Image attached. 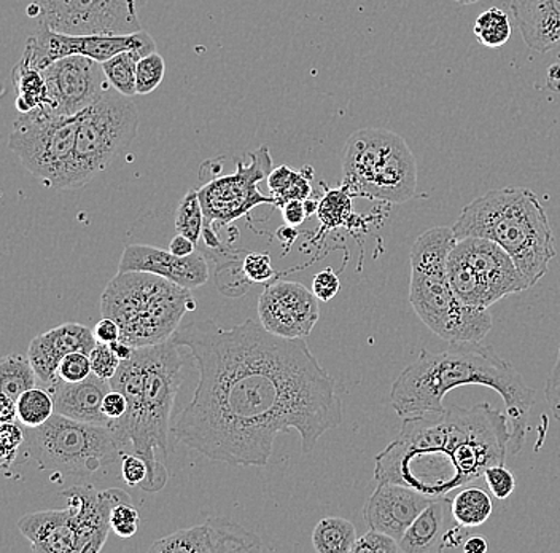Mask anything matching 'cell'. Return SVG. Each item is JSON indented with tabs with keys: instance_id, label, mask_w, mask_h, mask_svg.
I'll return each mask as SVG.
<instances>
[{
	"instance_id": "1",
	"label": "cell",
	"mask_w": 560,
	"mask_h": 553,
	"mask_svg": "<svg viewBox=\"0 0 560 553\" xmlns=\"http://www.w3.org/2000/svg\"><path fill=\"white\" fill-rule=\"evenodd\" d=\"M199 381L173 428L177 442L217 463L266 468L279 434L296 430L301 450L342 423L335 378L306 338H283L247 320L231 329L212 320L178 327Z\"/></svg>"
},
{
	"instance_id": "2",
	"label": "cell",
	"mask_w": 560,
	"mask_h": 553,
	"mask_svg": "<svg viewBox=\"0 0 560 553\" xmlns=\"http://www.w3.org/2000/svg\"><path fill=\"white\" fill-rule=\"evenodd\" d=\"M510 442L506 412L488 402L409 416L397 439L377 454L374 479L441 498L485 477L490 465L505 464Z\"/></svg>"
},
{
	"instance_id": "3",
	"label": "cell",
	"mask_w": 560,
	"mask_h": 553,
	"mask_svg": "<svg viewBox=\"0 0 560 553\" xmlns=\"http://www.w3.org/2000/svg\"><path fill=\"white\" fill-rule=\"evenodd\" d=\"M467 384L490 388L502 395L510 422V448L513 454L520 453L537 393L510 362L478 343H455L443 352L422 349L395 380L390 405L400 418L444 412V395Z\"/></svg>"
},
{
	"instance_id": "4",
	"label": "cell",
	"mask_w": 560,
	"mask_h": 553,
	"mask_svg": "<svg viewBox=\"0 0 560 553\" xmlns=\"http://www.w3.org/2000/svg\"><path fill=\"white\" fill-rule=\"evenodd\" d=\"M180 346L174 339L160 345L136 348L110 380L112 390L120 391L128 401L125 415L112 419L107 428L118 447H132V453L145 461L149 477L140 489L156 493L170 479L167 469L156 460V450L167 458L170 426L175 398L182 384Z\"/></svg>"
},
{
	"instance_id": "5",
	"label": "cell",
	"mask_w": 560,
	"mask_h": 553,
	"mask_svg": "<svg viewBox=\"0 0 560 553\" xmlns=\"http://www.w3.org/2000/svg\"><path fill=\"white\" fill-rule=\"evenodd\" d=\"M453 230L457 240L486 238L502 246L530 287L548 273L556 257L548 215L537 195L525 187L497 188L472 199Z\"/></svg>"
},
{
	"instance_id": "6",
	"label": "cell",
	"mask_w": 560,
	"mask_h": 553,
	"mask_svg": "<svg viewBox=\"0 0 560 553\" xmlns=\"http://www.w3.org/2000/svg\"><path fill=\"white\" fill-rule=\"evenodd\" d=\"M453 227H435L419 234L411 247L409 302L419 320L438 335L453 343H479L492 331L489 310H476L457 299L450 276L447 258L453 251Z\"/></svg>"
},
{
	"instance_id": "7",
	"label": "cell",
	"mask_w": 560,
	"mask_h": 553,
	"mask_svg": "<svg viewBox=\"0 0 560 553\" xmlns=\"http://www.w3.org/2000/svg\"><path fill=\"white\" fill-rule=\"evenodd\" d=\"M195 308L190 289L147 272H118L101 297L103 316L120 325L121 342L132 348L173 338Z\"/></svg>"
},
{
	"instance_id": "8",
	"label": "cell",
	"mask_w": 560,
	"mask_h": 553,
	"mask_svg": "<svg viewBox=\"0 0 560 553\" xmlns=\"http://www.w3.org/2000/svg\"><path fill=\"white\" fill-rule=\"evenodd\" d=\"M342 184L353 197L409 201L418 191V163L408 143L384 128L360 129L346 142Z\"/></svg>"
},
{
	"instance_id": "9",
	"label": "cell",
	"mask_w": 560,
	"mask_h": 553,
	"mask_svg": "<svg viewBox=\"0 0 560 553\" xmlns=\"http://www.w3.org/2000/svg\"><path fill=\"white\" fill-rule=\"evenodd\" d=\"M20 457L34 461L40 471L51 472L62 485V477L83 482L114 468L122 451L107 426L75 422L55 413L45 425L26 428V442Z\"/></svg>"
},
{
	"instance_id": "10",
	"label": "cell",
	"mask_w": 560,
	"mask_h": 553,
	"mask_svg": "<svg viewBox=\"0 0 560 553\" xmlns=\"http://www.w3.org/2000/svg\"><path fill=\"white\" fill-rule=\"evenodd\" d=\"M82 114V112H80ZM79 115H50L40 108L13 124L10 150L33 176L52 188H73Z\"/></svg>"
},
{
	"instance_id": "11",
	"label": "cell",
	"mask_w": 560,
	"mask_h": 553,
	"mask_svg": "<svg viewBox=\"0 0 560 553\" xmlns=\"http://www.w3.org/2000/svg\"><path fill=\"white\" fill-rule=\"evenodd\" d=\"M139 111L120 91H105L103 97L80 114L75 141L73 188L83 187L107 170L115 157L135 141Z\"/></svg>"
},
{
	"instance_id": "12",
	"label": "cell",
	"mask_w": 560,
	"mask_h": 553,
	"mask_svg": "<svg viewBox=\"0 0 560 553\" xmlns=\"http://www.w3.org/2000/svg\"><path fill=\"white\" fill-rule=\"evenodd\" d=\"M138 0H35L38 24L68 36L140 33Z\"/></svg>"
},
{
	"instance_id": "13",
	"label": "cell",
	"mask_w": 560,
	"mask_h": 553,
	"mask_svg": "<svg viewBox=\"0 0 560 553\" xmlns=\"http://www.w3.org/2000/svg\"><path fill=\"white\" fill-rule=\"evenodd\" d=\"M248 155L252 159L250 164L240 160L236 173L213 178L199 188L198 195L205 211V229L217 230L219 227L231 226L260 205H272L276 208V198L272 195L266 197L258 191V182L268 178L272 171L269 147L261 146L257 152Z\"/></svg>"
},
{
	"instance_id": "14",
	"label": "cell",
	"mask_w": 560,
	"mask_h": 553,
	"mask_svg": "<svg viewBox=\"0 0 560 553\" xmlns=\"http://www.w3.org/2000/svg\"><path fill=\"white\" fill-rule=\"evenodd\" d=\"M135 50L153 54L156 51L155 41L145 31L128 36H68L38 24L34 36L26 42L23 59L42 71L51 62L68 56H86L103 65L122 51Z\"/></svg>"
},
{
	"instance_id": "15",
	"label": "cell",
	"mask_w": 560,
	"mask_h": 553,
	"mask_svg": "<svg viewBox=\"0 0 560 553\" xmlns=\"http://www.w3.org/2000/svg\"><path fill=\"white\" fill-rule=\"evenodd\" d=\"M47 82V100L40 108L50 115H79L104 96L108 80L103 65L73 55L58 59L42 69Z\"/></svg>"
},
{
	"instance_id": "16",
	"label": "cell",
	"mask_w": 560,
	"mask_h": 553,
	"mask_svg": "<svg viewBox=\"0 0 560 553\" xmlns=\"http://www.w3.org/2000/svg\"><path fill=\"white\" fill-rule=\"evenodd\" d=\"M318 318V299L301 283H269L258 299L260 324L279 337L307 338Z\"/></svg>"
},
{
	"instance_id": "17",
	"label": "cell",
	"mask_w": 560,
	"mask_h": 553,
	"mask_svg": "<svg viewBox=\"0 0 560 553\" xmlns=\"http://www.w3.org/2000/svg\"><path fill=\"white\" fill-rule=\"evenodd\" d=\"M260 535L243 525L222 517H210L205 523L174 531L158 539L149 552L158 553H248L262 552Z\"/></svg>"
},
{
	"instance_id": "18",
	"label": "cell",
	"mask_w": 560,
	"mask_h": 553,
	"mask_svg": "<svg viewBox=\"0 0 560 553\" xmlns=\"http://www.w3.org/2000/svg\"><path fill=\"white\" fill-rule=\"evenodd\" d=\"M79 538V553L103 551L110 527L112 510L117 504L129 503L128 493L120 488L97 489L96 486L72 485L62 492Z\"/></svg>"
},
{
	"instance_id": "19",
	"label": "cell",
	"mask_w": 560,
	"mask_h": 553,
	"mask_svg": "<svg viewBox=\"0 0 560 553\" xmlns=\"http://www.w3.org/2000/svg\"><path fill=\"white\" fill-rule=\"evenodd\" d=\"M454 250L478 273L492 303L530 289L511 255L493 241L478 237L462 238L455 241Z\"/></svg>"
},
{
	"instance_id": "20",
	"label": "cell",
	"mask_w": 560,
	"mask_h": 553,
	"mask_svg": "<svg viewBox=\"0 0 560 553\" xmlns=\"http://www.w3.org/2000/svg\"><path fill=\"white\" fill-rule=\"evenodd\" d=\"M430 496L418 489L392 482H377L363 509L368 527L392 535L400 542L412 521L432 503Z\"/></svg>"
},
{
	"instance_id": "21",
	"label": "cell",
	"mask_w": 560,
	"mask_h": 553,
	"mask_svg": "<svg viewBox=\"0 0 560 553\" xmlns=\"http://www.w3.org/2000/svg\"><path fill=\"white\" fill-rule=\"evenodd\" d=\"M118 272H147L163 276L185 289H198L209 279L208 258L196 251L188 257H178L171 251H163L145 244L125 247Z\"/></svg>"
},
{
	"instance_id": "22",
	"label": "cell",
	"mask_w": 560,
	"mask_h": 553,
	"mask_svg": "<svg viewBox=\"0 0 560 553\" xmlns=\"http://www.w3.org/2000/svg\"><path fill=\"white\" fill-rule=\"evenodd\" d=\"M96 345L97 339L90 327L77 322H68L37 335L31 342L27 357L33 362L38 380L51 387L59 378V364L66 356L77 352L91 355Z\"/></svg>"
},
{
	"instance_id": "23",
	"label": "cell",
	"mask_w": 560,
	"mask_h": 553,
	"mask_svg": "<svg viewBox=\"0 0 560 553\" xmlns=\"http://www.w3.org/2000/svg\"><path fill=\"white\" fill-rule=\"evenodd\" d=\"M110 391V381L91 373L79 383H66L58 378L51 384L50 393L55 401L56 415L90 425L108 426L110 419L103 412V402Z\"/></svg>"
},
{
	"instance_id": "24",
	"label": "cell",
	"mask_w": 560,
	"mask_h": 553,
	"mask_svg": "<svg viewBox=\"0 0 560 553\" xmlns=\"http://www.w3.org/2000/svg\"><path fill=\"white\" fill-rule=\"evenodd\" d=\"M18 530L35 553H79V538L68 507L27 514L18 521Z\"/></svg>"
},
{
	"instance_id": "25",
	"label": "cell",
	"mask_w": 560,
	"mask_h": 553,
	"mask_svg": "<svg viewBox=\"0 0 560 553\" xmlns=\"http://www.w3.org/2000/svg\"><path fill=\"white\" fill-rule=\"evenodd\" d=\"M525 45L548 54L560 45V0H511Z\"/></svg>"
},
{
	"instance_id": "26",
	"label": "cell",
	"mask_w": 560,
	"mask_h": 553,
	"mask_svg": "<svg viewBox=\"0 0 560 553\" xmlns=\"http://www.w3.org/2000/svg\"><path fill=\"white\" fill-rule=\"evenodd\" d=\"M451 504L447 496L433 499L400 539L401 553H441V541L453 518Z\"/></svg>"
},
{
	"instance_id": "27",
	"label": "cell",
	"mask_w": 560,
	"mask_h": 553,
	"mask_svg": "<svg viewBox=\"0 0 560 553\" xmlns=\"http://www.w3.org/2000/svg\"><path fill=\"white\" fill-rule=\"evenodd\" d=\"M447 276L455 296L462 303L476 310H489L492 307L488 289L479 279L478 273L454 247L447 258Z\"/></svg>"
},
{
	"instance_id": "28",
	"label": "cell",
	"mask_w": 560,
	"mask_h": 553,
	"mask_svg": "<svg viewBox=\"0 0 560 553\" xmlns=\"http://www.w3.org/2000/svg\"><path fill=\"white\" fill-rule=\"evenodd\" d=\"M352 521L341 517H327L315 525L314 551L317 553H352L357 542Z\"/></svg>"
},
{
	"instance_id": "29",
	"label": "cell",
	"mask_w": 560,
	"mask_h": 553,
	"mask_svg": "<svg viewBox=\"0 0 560 553\" xmlns=\"http://www.w3.org/2000/svg\"><path fill=\"white\" fill-rule=\"evenodd\" d=\"M453 517L457 523L467 528H478L492 516V499L485 489L478 486H464L451 504Z\"/></svg>"
},
{
	"instance_id": "30",
	"label": "cell",
	"mask_w": 560,
	"mask_h": 553,
	"mask_svg": "<svg viewBox=\"0 0 560 553\" xmlns=\"http://www.w3.org/2000/svg\"><path fill=\"white\" fill-rule=\"evenodd\" d=\"M352 198L348 185L342 184L339 188L325 187V195L318 203L317 211L322 226L320 234L341 227H350V222L357 217L352 211Z\"/></svg>"
},
{
	"instance_id": "31",
	"label": "cell",
	"mask_w": 560,
	"mask_h": 553,
	"mask_svg": "<svg viewBox=\"0 0 560 553\" xmlns=\"http://www.w3.org/2000/svg\"><path fill=\"white\" fill-rule=\"evenodd\" d=\"M37 378L30 357L10 355L0 360V393L13 401L37 387Z\"/></svg>"
},
{
	"instance_id": "32",
	"label": "cell",
	"mask_w": 560,
	"mask_h": 553,
	"mask_svg": "<svg viewBox=\"0 0 560 553\" xmlns=\"http://www.w3.org/2000/svg\"><path fill=\"white\" fill-rule=\"evenodd\" d=\"M13 80L18 94L16 107L21 114L42 107L47 100V82H45L44 73L40 69L34 68L30 62L21 59L16 68L13 69Z\"/></svg>"
},
{
	"instance_id": "33",
	"label": "cell",
	"mask_w": 560,
	"mask_h": 553,
	"mask_svg": "<svg viewBox=\"0 0 560 553\" xmlns=\"http://www.w3.org/2000/svg\"><path fill=\"white\" fill-rule=\"evenodd\" d=\"M143 56H147L143 51H122V54L103 62L108 85L114 87L115 91H120L125 96L131 97L138 94L136 72H138L139 59Z\"/></svg>"
},
{
	"instance_id": "34",
	"label": "cell",
	"mask_w": 560,
	"mask_h": 553,
	"mask_svg": "<svg viewBox=\"0 0 560 553\" xmlns=\"http://www.w3.org/2000/svg\"><path fill=\"white\" fill-rule=\"evenodd\" d=\"M472 34L478 38L479 44L485 45V47H503L513 34L510 16L497 7L486 10L472 24Z\"/></svg>"
},
{
	"instance_id": "35",
	"label": "cell",
	"mask_w": 560,
	"mask_h": 553,
	"mask_svg": "<svg viewBox=\"0 0 560 553\" xmlns=\"http://www.w3.org/2000/svg\"><path fill=\"white\" fill-rule=\"evenodd\" d=\"M18 419L26 428H38L55 415V401L50 391L33 388L16 401Z\"/></svg>"
},
{
	"instance_id": "36",
	"label": "cell",
	"mask_w": 560,
	"mask_h": 553,
	"mask_svg": "<svg viewBox=\"0 0 560 553\" xmlns=\"http://www.w3.org/2000/svg\"><path fill=\"white\" fill-rule=\"evenodd\" d=\"M175 230L190 238L196 246L201 243L202 232H205V211H202L198 191H190L182 198L175 212Z\"/></svg>"
},
{
	"instance_id": "37",
	"label": "cell",
	"mask_w": 560,
	"mask_h": 553,
	"mask_svg": "<svg viewBox=\"0 0 560 553\" xmlns=\"http://www.w3.org/2000/svg\"><path fill=\"white\" fill-rule=\"evenodd\" d=\"M164 73H166V62L163 56L153 51V54L143 56L138 62V72H136V89L138 94L152 93L163 82Z\"/></svg>"
},
{
	"instance_id": "38",
	"label": "cell",
	"mask_w": 560,
	"mask_h": 553,
	"mask_svg": "<svg viewBox=\"0 0 560 553\" xmlns=\"http://www.w3.org/2000/svg\"><path fill=\"white\" fill-rule=\"evenodd\" d=\"M26 442V430L21 429L15 422L2 423L0 426V461L3 469L13 468L20 458Z\"/></svg>"
},
{
	"instance_id": "39",
	"label": "cell",
	"mask_w": 560,
	"mask_h": 553,
	"mask_svg": "<svg viewBox=\"0 0 560 553\" xmlns=\"http://www.w3.org/2000/svg\"><path fill=\"white\" fill-rule=\"evenodd\" d=\"M311 178H313V170H311V168L307 171L306 168L301 171L293 170L289 184H287L285 188L275 197L276 208L282 209L287 203L293 201V199L304 201V199L311 198V195H313Z\"/></svg>"
},
{
	"instance_id": "40",
	"label": "cell",
	"mask_w": 560,
	"mask_h": 553,
	"mask_svg": "<svg viewBox=\"0 0 560 553\" xmlns=\"http://www.w3.org/2000/svg\"><path fill=\"white\" fill-rule=\"evenodd\" d=\"M139 510L129 503H120L114 507L110 516L112 531L121 539L132 538L139 530Z\"/></svg>"
},
{
	"instance_id": "41",
	"label": "cell",
	"mask_w": 560,
	"mask_h": 553,
	"mask_svg": "<svg viewBox=\"0 0 560 553\" xmlns=\"http://www.w3.org/2000/svg\"><path fill=\"white\" fill-rule=\"evenodd\" d=\"M93 373L90 355L86 353H70L59 364L58 377L66 383H79Z\"/></svg>"
},
{
	"instance_id": "42",
	"label": "cell",
	"mask_w": 560,
	"mask_h": 553,
	"mask_svg": "<svg viewBox=\"0 0 560 553\" xmlns=\"http://www.w3.org/2000/svg\"><path fill=\"white\" fill-rule=\"evenodd\" d=\"M243 268L248 281L255 285H268L276 276L271 257L265 252H248L244 257Z\"/></svg>"
},
{
	"instance_id": "43",
	"label": "cell",
	"mask_w": 560,
	"mask_h": 553,
	"mask_svg": "<svg viewBox=\"0 0 560 553\" xmlns=\"http://www.w3.org/2000/svg\"><path fill=\"white\" fill-rule=\"evenodd\" d=\"M485 481L488 483L490 493L500 500L510 498L516 488L513 472L508 471L503 464L490 465L486 469Z\"/></svg>"
},
{
	"instance_id": "44",
	"label": "cell",
	"mask_w": 560,
	"mask_h": 553,
	"mask_svg": "<svg viewBox=\"0 0 560 553\" xmlns=\"http://www.w3.org/2000/svg\"><path fill=\"white\" fill-rule=\"evenodd\" d=\"M91 369L96 377L110 381L120 369L121 360L115 355L110 345L97 343L96 348L91 352Z\"/></svg>"
},
{
	"instance_id": "45",
	"label": "cell",
	"mask_w": 560,
	"mask_h": 553,
	"mask_svg": "<svg viewBox=\"0 0 560 553\" xmlns=\"http://www.w3.org/2000/svg\"><path fill=\"white\" fill-rule=\"evenodd\" d=\"M401 552L400 542L392 535L381 531L370 530L362 538L357 539L352 553H398Z\"/></svg>"
},
{
	"instance_id": "46",
	"label": "cell",
	"mask_w": 560,
	"mask_h": 553,
	"mask_svg": "<svg viewBox=\"0 0 560 553\" xmlns=\"http://www.w3.org/2000/svg\"><path fill=\"white\" fill-rule=\"evenodd\" d=\"M339 289H341V281L331 268L322 269L314 276L313 292L320 302H330L338 296Z\"/></svg>"
},
{
	"instance_id": "47",
	"label": "cell",
	"mask_w": 560,
	"mask_h": 553,
	"mask_svg": "<svg viewBox=\"0 0 560 553\" xmlns=\"http://www.w3.org/2000/svg\"><path fill=\"white\" fill-rule=\"evenodd\" d=\"M121 477L129 486H140L149 477V468L138 454H122Z\"/></svg>"
},
{
	"instance_id": "48",
	"label": "cell",
	"mask_w": 560,
	"mask_h": 553,
	"mask_svg": "<svg viewBox=\"0 0 560 553\" xmlns=\"http://www.w3.org/2000/svg\"><path fill=\"white\" fill-rule=\"evenodd\" d=\"M545 395L549 407H551L552 415L560 423V346L555 369L549 373L548 381H546Z\"/></svg>"
},
{
	"instance_id": "49",
	"label": "cell",
	"mask_w": 560,
	"mask_h": 553,
	"mask_svg": "<svg viewBox=\"0 0 560 553\" xmlns=\"http://www.w3.org/2000/svg\"><path fill=\"white\" fill-rule=\"evenodd\" d=\"M471 528L464 527V525L457 523L454 520L453 525H450L446 533L443 535L441 541V552L447 551H464L465 542L470 538Z\"/></svg>"
},
{
	"instance_id": "50",
	"label": "cell",
	"mask_w": 560,
	"mask_h": 553,
	"mask_svg": "<svg viewBox=\"0 0 560 553\" xmlns=\"http://www.w3.org/2000/svg\"><path fill=\"white\" fill-rule=\"evenodd\" d=\"M128 408V401H126L125 394L120 391L112 390L110 393L105 395L103 402V412L108 419L121 418Z\"/></svg>"
},
{
	"instance_id": "51",
	"label": "cell",
	"mask_w": 560,
	"mask_h": 553,
	"mask_svg": "<svg viewBox=\"0 0 560 553\" xmlns=\"http://www.w3.org/2000/svg\"><path fill=\"white\" fill-rule=\"evenodd\" d=\"M93 332L97 343H104V345H110V343L117 342V339L121 337L120 325L114 320H110V318L103 316V320L97 322Z\"/></svg>"
},
{
	"instance_id": "52",
	"label": "cell",
	"mask_w": 560,
	"mask_h": 553,
	"mask_svg": "<svg viewBox=\"0 0 560 553\" xmlns=\"http://www.w3.org/2000/svg\"><path fill=\"white\" fill-rule=\"evenodd\" d=\"M283 220L287 226L300 227L303 226L304 220L307 219L306 209H304V201L300 199H293V201L287 203L282 208Z\"/></svg>"
},
{
	"instance_id": "53",
	"label": "cell",
	"mask_w": 560,
	"mask_h": 553,
	"mask_svg": "<svg viewBox=\"0 0 560 553\" xmlns=\"http://www.w3.org/2000/svg\"><path fill=\"white\" fill-rule=\"evenodd\" d=\"M293 170H290L289 166H280L272 170L268 176V188L271 192L272 197L280 194V192L285 188V185L289 184L290 177H292Z\"/></svg>"
},
{
	"instance_id": "54",
	"label": "cell",
	"mask_w": 560,
	"mask_h": 553,
	"mask_svg": "<svg viewBox=\"0 0 560 553\" xmlns=\"http://www.w3.org/2000/svg\"><path fill=\"white\" fill-rule=\"evenodd\" d=\"M170 251L178 257H188V255L195 254L198 251V246L190 240V238L184 237V234L177 233L174 240L171 241Z\"/></svg>"
},
{
	"instance_id": "55",
	"label": "cell",
	"mask_w": 560,
	"mask_h": 553,
	"mask_svg": "<svg viewBox=\"0 0 560 553\" xmlns=\"http://www.w3.org/2000/svg\"><path fill=\"white\" fill-rule=\"evenodd\" d=\"M18 418L16 401L10 399L9 395H0V422L13 423Z\"/></svg>"
},
{
	"instance_id": "56",
	"label": "cell",
	"mask_w": 560,
	"mask_h": 553,
	"mask_svg": "<svg viewBox=\"0 0 560 553\" xmlns=\"http://www.w3.org/2000/svg\"><path fill=\"white\" fill-rule=\"evenodd\" d=\"M488 541L485 538H479V535H470L465 542L464 552L465 553H485L488 552Z\"/></svg>"
},
{
	"instance_id": "57",
	"label": "cell",
	"mask_w": 560,
	"mask_h": 553,
	"mask_svg": "<svg viewBox=\"0 0 560 553\" xmlns=\"http://www.w3.org/2000/svg\"><path fill=\"white\" fill-rule=\"evenodd\" d=\"M278 238L280 243L283 244V246L287 247V251L290 250V246H292L293 243H295L298 238V232L295 230V227L292 226H285L282 227V229L278 230Z\"/></svg>"
},
{
	"instance_id": "58",
	"label": "cell",
	"mask_w": 560,
	"mask_h": 553,
	"mask_svg": "<svg viewBox=\"0 0 560 553\" xmlns=\"http://www.w3.org/2000/svg\"><path fill=\"white\" fill-rule=\"evenodd\" d=\"M110 348L114 349L115 355H117L121 362L122 360H128L136 349L132 348V346H129L128 343L121 342V339H117V342L110 343Z\"/></svg>"
},
{
	"instance_id": "59",
	"label": "cell",
	"mask_w": 560,
	"mask_h": 553,
	"mask_svg": "<svg viewBox=\"0 0 560 553\" xmlns=\"http://www.w3.org/2000/svg\"><path fill=\"white\" fill-rule=\"evenodd\" d=\"M318 203H320V201H317V199H314V198L304 199V209H306L307 217L317 215Z\"/></svg>"
},
{
	"instance_id": "60",
	"label": "cell",
	"mask_w": 560,
	"mask_h": 553,
	"mask_svg": "<svg viewBox=\"0 0 560 553\" xmlns=\"http://www.w3.org/2000/svg\"><path fill=\"white\" fill-rule=\"evenodd\" d=\"M454 2L460 3V5H472V3L481 2V0H454Z\"/></svg>"
}]
</instances>
